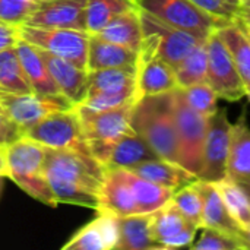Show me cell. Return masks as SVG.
<instances>
[{
	"label": "cell",
	"instance_id": "obj_8",
	"mask_svg": "<svg viewBox=\"0 0 250 250\" xmlns=\"http://www.w3.org/2000/svg\"><path fill=\"white\" fill-rule=\"evenodd\" d=\"M23 136L47 148L75 149L91 154L76 107L51 111L37 125L29 127Z\"/></svg>",
	"mask_w": 250,
	"mask_h": 250
},
{
	"label": "cell",
	"instance_id": "obj_46",
	"mask_svg": "<svg viewBox=\"0 0 250 250\" xmlns=\"http://www.w3.org/2000/svg\"><path fill=\"white\" fill-rule=\"evenodd\" d=\"M239 18H240V16H239ZM240 19H242V22L245 23V26L248 28V31H249V32H250V23H249V22H246V21H245L243 18H240Z\"/></svg>",
	"mask_w": 250,
	"mask_h": 250
},
{
	"label": "cell",
	"instance_id": "obj_6",
	"mask_svg": "<svg viewBox=\"0 0 250 250\" xmlns=\"http://www.w3.org/2000/svg\"><path fill=\"white\" fill-rule=\"evenodd\" d=\"M173 107L180 164L198 176L202 167L208 117L199 114L188 104L182 88L173 89Z\"/></svg>",
	"mask_w": 250,
	"mask_h": 250
},
{
	"label": "cell",
	"instance_id": "obj_25",
	"mask_svg": "<svg viewBox=\"0 0 250 250\" xmlns=\"http://www.w3.org/2000/svg\"><path fill=\"white\" fill-rule=\"evenodd\" d=\"M160 155L152 149V146L135 130L123 135L111 148L108 155L107 168H132L133 166L157 160Z\"/></svg>",
	"mask_w": 250,
	"mask_h": 250
},
{
	"label": "cell",
	"instance_id": "obj_7",
	"mask_svg": "<svg viewBox=\"0 0 250 250\" xmlns=\"http://www.w3.org/2000/svg\"><path fill=\"white\" fill-rule=\"evenodd\" d=\"M138 6L164 22L207 40L215 29L227 25L229 19L218 18L192 0H136Z\"/></svg>",
	"mask_w": 250,
	"mask_h": 250
},
{
	"label": "cell",
	"instance_id": "obj_44",
	"mask_svg": "<svg viewBox=\"0 0 250 250\" xmlns=\"http://www.w3.org/2000/svg\"><path fill=\"white\" fill-rule=\"evenodd\" d=\"M0 177H6V160H0Z\"/></svg>",
	"mask_w": 250,
	"mask_h": 250
},
{
	"label": "cell",
	"instance_id": "obj_12",
	"mask_svg": "<svg viewBox=\"0 0 250 250\" xmlns=\"http://www.w3.org/2000/svg\"><path fill=\"white\" fill-rule=\"evenodd\" d=\"M176 88H179V85L174 67L157 53L154 41L144 37L142 45L138 51L135 98L139 100L148 95L164 94Z\"/></svg>",
	"mask_w": 250,
	"mask_h": 250
},
{
	"label": "cell",
	"instance_id": "obj_28",
	"mask_svg": "<svg viewBox=\"0 0 250 250\" xmlns=\"http://www.w3.org/2000/svg\"><path fill=\"white\" fill-rule=\"evenodd\" d=\"M94 35L103 40L129 47L135 51H139L142 45V40H144L139 7L119 15L108 25H105L100 32Z\"/></svg>",
	"mask_w": 250,
	"mask_h": 250
},
{
	"label": "cell",
	"instance_id": "obj_9",
	"mask_svg": "<svg viewBox=\"0 0 250 250\" xmlns=\"http://www.w3.org/2000/svg\"><path fill=\"white\" fill-rule=\"evenodd\" d=\"M207 82L214 88L218 97L227 101H239L246 97V83L239 73L229 48L217 34V29L207 38Z\"/></svg>",
	"mask_w": 250,
	"mask_h": 250
},
{
	"label": "cell",
	"instance_id": "obj_27",
	"mask_svg": "<svg viewBox=\"0 0 250 250\" xmlns=\"http://www.w3.org/2000/svg\"><path fill=\"white\" fill-rule=\"evenodd\" d=\"M217 34L229 48L246 86L250 85V32L248 28L237 16L234 21L218 28Z\"/></svg>",
	"mask_w": 250,
	"mask_h": 250
},
{
	"label": "cell",
	"instance_id": "obj_23",
	"mask_svg": "<svg viewBox=\"0 0 250 250\" xmlns=\"http://www.w3.org/2000/svg\"><path fill=\"white\" fill-rule=\"evenodd\" d=\"M227 177L239 185L250 183V129L243 113L231 126Z\"/></svg>",
	"mask_w": 250,
	"mask_h": 250
},
{
	"label": "cell",
	"instance_id": "obj_19",
	"mask_svg": "<svg viewBox=\"0 0 250 250\" xmlns=\"http://www.w3.org/2000/svg\"><path fill=\"white\" fill-rule=\"evenodd\" d=\"M127 170L152 183H157L163 188H168L174 192L198 180V176L185 168L182 164L164 158L144 161Z\"/></svg>",
	"mask_w": 250,
	"mask_h": 250
},
{
	"label": "cell",
	"instance_id": "obj_26",
	"mask_svg": "<svg viewBox=\"0 0 250 250\" xmlns=\"http://www.w3.org/2000/svg\"><path fill=\"white\" fill-rule=\"evenodd\" d=\"M88 94H136L135 67H107L88 70Z\"/></svg>",
	"mask_w": 250,
	"mask_h": 250
},
{
	"label": "cell",
	"instance_id": "obj_21",
	"mask_svg": "<svg viewBox=\"0 0 250 250\" xmlns=\"http://www.w3.org/2000/svg\"><path fill=\"white\" fill-rule=\"evenodd\" d=\"M204 202V209H202V229L204 227H211V229H218L226 233L240 236L242 227L234 221V218L230 215L223 196L220 193V189L217 183H209L204 180H196L195 182Z\"/></svg>",
	"mask_w": 250,
	"mask_h": 250
},
{
	"label": "cell",
	"instance_id": "obj_1",
	"mask_svg": "<svg viewBox=\"0 0 250 250\" xmlns=\"http://www.w3.org/2000/svg\"><path fill=\"white\" fill-rule=\"evenodd\" d=\"M44 173L57 204L98 209L107 167L94 155L45 146Z\"/></svg>",
	"mask_w": 250,
	"mask_h": 250
},
{
	"label": "cell",
	"instance_id": "obj_17",
	"mask_svg": "<svg viewBox=\"0 0 250 250\" xmlns=\"http://www.w3.org/2000/svg\"><path fill=\"white\" fill-rule=\"evenodd\" d=\"M44 62L48 66V70L60 89L62 95L66 97L73 105L81 104L86 94H88V78L89 72L86 69H82L76 64H73L69 60H64L62 57H57L54 54H50L41 48H38Z\"/></svg>",
	"mask_w": 250,
	"mask_h": 250
},
{
	"label": "cell",
	"instance_id": "obj_39",
	"mask_svg": "<svg viewBox=\"0 0 250 250\" xmlns=\"http://www.w3.org/2000/svg\"><path fill=\"white\" fill-rule=\"evenodd\" d=\"M192 1L218 18L234 21L239 16V6L233 4L229 0H192Z\"/></svg>",
	"mask_w": 250,
	"mask_h": 250
},
{
	"label": "cell",
	"instance_id": "obj_48",
	"mask_svg": "<svg viewBox=\"0 0 250 250\" xmlns=\"http://www.w3.org/2000/svg\"><path fill=\"white\" fill-rule=\"evenodd\" d=\"M246 97H249V100H250V85L246 86Z\"/></svg>",
	"mask_w": 250,
	"mask_h": 250
},
{
	"label": "cell",
	"instance_id": "obj_29",
	"mask_svg": "<svg viewBox=\"0 0 250 250\" xmlns=\"http://www.w3.org/2000/svg\"><path fill=\"white\" fill-rule=\"evenodd\" d=\"M122 173L135 195L141 214H151L157 211L158 208L166 205L174 195V190L152 183L127 168H122Z\"/></svg>",
	"mask_w": 250,
	"mask_h": 250
},
{
	"label": "cell",
	"instance_id": "obj_18",
	"mask_svg": "<svg viewBox=\"0 0 250 250\" xmlns=\"http://www.w3.org/2000/svg\"><path fill=\"white\" fill-rule=\"evenodd\" d=\"M97 211H104L116 217L141 214L135 195L123 177L122 168H107Z\"/></svg>",
	"mask_w": 250,
	"mask_h": 250
},
{
	"label": "cell",
	"instance_id": "obj_33",
	"mask_svg": "<svg viewBox=\"0 0 250 250\" xmlns=\"http://www.w3.org/2000/svg\"><path fill=\"white\" fill-rule=\"evenodd\" d=\"M217 186H218L220 193L223 196V201H224L230 215L234 218V221L242 227V230L249 229L250 198L246 189L229 177L218 182Z\"/></svg>",
	"mask_w": 250,
	"mask_h": 250
},
{
	"label": "cell",
	"instance_id": "obj_16",
	"mask_svg": "<svg viewBox=\"0 0 250 250\" xmlns=\"http://www.w3.org/2000/svg\"><path fill=\"white\" fill-rule=\"evenodd\" d=\"M82 227L64 246L63 250H111L119 240L117 217L104 211Z\"/></svg>",
	"mask_w": 250,
	"mask_h": 250
},
{
	"label": "cell",
	"instance_id": "obj_49",
	"mask_svg": "<svg viewBox=\"0 0 250 250\" xmlns=\"http://www.w3.org/2000/svg\"><path fill=\"white\" fill-rule=\"evenodd\" d=\"M239 16H240V18H243V19H245L246 22H249V23H250V16H243V15H239Z\"/></svg>",
	"mask_w": 250,
	"mask_h": 250
},
{
	"label": "cell",
	"instance_id": "obj_10",
	"mask_svg": "<svg viewBox=\"0 0 250 250\" xmlns=\"http://www.w3.org/2000/svg\"><path fill=\"white\" fill-rule=\"evenodd\" d=\"M231 123L224 108H218L208 117L207 138L204 144L202 167L198 179L209 183H218L227 177V161L230 152Z\"/></svg>",
	"mask_w": 250,
	"mask_h": 250
},
{
	"label": "cell",
	"instance_id": "obj_31",
	"mask_svg": "<svg viewBox=\"0 0 250 250\" xmlns=\"http://www.w3.org/2000/svg\"><path fill=\"white\" fill-rule=\"evenodd\" d=\"M177 85L188 88L199 82L207 81L208 73V50L207 40L199 42L176 67H174Z\"/></svg>",
	"mask_w": 250,
	"mask_h": 250
},
{
	"label": "cell",
	"instance_id": "obj_22",
	"mask_svg": "<svg viewBox=\"0 0 250 250\" xmlns=\"http://www.w3.org/2000/svg\"><path fill=\"white\" fill-rule=\"evenodd\" d=\"M151 214H135L127 217H117L119 240L117 250H166L158 243L151 231Z\"/></svg>",
	"mask_w": 250,
	"mask_h": 250
},
{
	"label": "cell",
	"instance_id": "obj_5",
	"mask_svg": "<svg viewBox=\"0 0 250 250\" xmlns=\"http://www.w3.org/2000/svg\"><path fill=\"white\" fill-rule=\"evenodd\" d=\"M19 38L50 54L72 62L88 70V48L91 34L70 28H47L21 23L18 25Z\"/></svg>",
	"mask_w": 250,
	"mask_h": 250
},
{
	"label": "cell",
	"instance_id": "obj_11",
	"mask_svg": "<svg viewBox=\"0 0 250 250\" xmlns=\"http://www.w3.org/2000/svg\"><path fill=\"white\" fill-rule=\"evenodd\" d=\"M144 37L151 38L157 53L173 67H176L199 42L205 41L185 29L176 28L155 15L139 7Z\"/></svg>",
	"mask_w": 250,
	"mask_h": 250
},
{
	"label": "cell",
	"instance_id": "obj_2",
	"mask_svg": "<svg viewBox=\"0 0 250 250\" xmlns=\"http://www.w3.org/2000/svg\"><path fill=\"white\" fill-rule=\"evenodd\" d=\"M130 126L152 146L160 158L180 164L173 91L136 100L132 107Z\"/></svg>",
	"mask_w": 250,
	"mask_h": 250
},
{
	"label": "cell",
	"instance_id": "obj_42",
	"mask_svg": "<svg viewBox=\"0 0 250 250\" xmlns=\"http://www.w3.org/2000/svg\"><path fill=\"white\" fill-rule=\"evenodd\" d=\"M239 15L250 16V0H240V3H239Z\"/></svg>",
	"mask_w": 250,
	"mask_h": 250
},
{
	"label": "cell",
	"instance_id": "obj_35",
	"mask_svg": "<svg viewBox=\"0 0 250 250\" xmlns=\"http://www.w3.org/2000/svg\"><path fill=\"white\" fill-rule=\"evenodd\" d=\"M193 250H249L240 236L226 233L218 229L204 227L198 242H193Z\"/></svg>",
	"mask_w": 250,
	"mask_h": 250
},
{
	"label": "cell",
	"instance_id": "obj_30",
	"mask_svg": "<svg viewBox=\"0 0 250 250\" xmlns=\"http://www.w3.org/2000/svg\"><path fill=\"white\" fill-rule=\"evenodd\" d=\"M138 7L136 0H88L86 32L97 34L119 15Z\"/></svg>",
	"mask_w": 250,
	"mask_h": 250
},
{
	"label": "cell",
	"instance_id": "obj_51",
	"mask_svg": "<svg viewBox=\"0 0 250 250\" xmlns=\"http://www.w3.org/2000/svg\"><path fill=\"white\" fill-rule=\"evenodd\" d=\"M3 179H4V177H0V190H1V188H3Z\"/></svg>",
	"mask_w": 250,
	"mask_h": 250
},
{
	"label": "cell",
	"instance_id": "obj_32",
	"mask_svg": "<svg viewBox=\"0 0 250 250\" xmlns=\"http://www.w3.org/2000/svg\"><path fill=\"white\" fill-rule=\"evenodd\" d=\"M0 89L9 92H34L15 47L0 51Z\"/></svg>",
	"mask_w": 250,
	"mask_h": 250
},
{
	"label": "cell",
	"instance_id": "obj_38",
	"mask_svg": "<svg viewBox=\"0 0 250 250\" xmlns=\"http://www.w3.org/2000/svg\"><path fill=\"white\" fill-rule=\"evenodd\" d=\"M34 6L35 0H0V21L12 25L25 23Z\"/></svg>",
	"mask_w": 250,
	"mask_h": 250
},
{
	"label": "cell",
	"instance_id": "obj_3",
	"mask_svg": "<svg viewBox=\"0 0 250 250\" xmlns=\"http://www.w3.org/2000/svg\"><path fill=\"white\" fill-rule=\"evenodd\" d=\"M44 158L45 146L22 136L4 148L6 177L15 182L31 198L56 208L59 204L44 173Z\"/></svg>",
	"mask_w": 250,
	"mask_h": 250
},
{
	"label": "cell",
	"instance_id": "obj_45",
	"mask_svg": "<svg viewBox=\"0 0 250 250\" xmlns=\"http://www.w3.org/2000/svg\"><path fill=\"white\" fill-rule=\"evenodd\" d=\"M0 160H4V148L0 146Z\"/></svg>",
	"mask_w": 250,
	"mask_h": 250
},
{
	"label": "cell",
	"instance_id": "obj_40",
	"mask_svg": "<svg viewBox=\"0 0 250 250\" xmlns=\"http://www.w3.org/2000/svg\"><path fill=\"white\" fill-rule=\"evenodd\" d=\"M23 136V130L7 116L0 105V146L6 148Z\"/></svg>",
	"mask_w": 250,
	"mask_h": 250
},
{
	"label": "cell",
	"instance_id": "obj_43",
	"mask_svg": "<svg viewBox=\"0 0 250 250\" xmlns=\"http://www.w3.org/2000/svg\"><path fill=\"white\" fill-rule=\"evenodd\" d=\"M240 237L243 239V242L246 243L248 249L250 250V227L249 229H245V230H242V233H240Z\"/></svg>",
	"mask_w": 250,
	"mask_h": 250
},
{
	"label": "cell",
	"instance_id": "obj_47",
	"mask_svg": "<svg viewBox=\"0 0 250 250\" xmlns=\"http://www.w3.org/2000/svg\"><path fill=\"white\" fill-rule=\"evenodd\" d=\"M245 189H246V192H248V195H249V198H250V183L249 185H242Z\"/></svg>",
	"mask_w": 250,
	"mask_h": 250
},
{
	"label": "cell",
	"instance_id": "obj_50",
	"mask_svg": "<svg viewBox=\"0 0 250 250\" xmlns=\"http://www.w3.org/2000/svg\"><path fill=\"white\" fill-rule=\"evenodd\" d=\"M229 1H231L233 4H237V6H239V3H240V0H229Z\"/></svg>",
	"mask_w": 250,
	"mask_h": 250
},
{
	"label": "cell",
	"instance_id": "obj_20",
	"mask_svg": "<svg viewBox=\"0 0 250 250\" xmlns=\"http://www.w3.org/2000/svg\"><path fill=\"white\" fill-rule=\"evenodd\" d=\"M15 50L18 53L21 64L25 70V75L34 92L40 95H48V97H63L48 70L47 63L44 62L37 47L19 38V41L15 45Z\"/></svg>",
	"mask_w": 250,
	"mask_h": 250
},
{
	"label": "cell",
	"instance_id": "obj_41",
	"mask_svg": "<svg viewBox=\"0 0 250 250\" xmlns=\"http://www.w3.org/2000/svg\"><path fill=\"white\" fill-rule=\"evenodd\" d=\"M19 41L18 25L6 23L0 21V51L12 48Z\"/></svg>",
	"mask_w": 250,
	"mask_h": 250
},
{
	"label": "cell",
	"instance_id": "obj_34",
	"mask_svg": "<svg viewBox=\"0 0 250 250\" xmlns=\"http://www.w3.org/2000/svg\"><path fill=\"white\" fill-rule=\"evenodd\" d=\"M171 201L174 202V205L179 208V211L185 215V218L189 223H192L198 229H202L204 202L195 183L176 190Z\"/></svg>",
	"mask_w": 250,
	"mask_h": 250
},
{
	"label": "cell",
	"instance_id": "obj_37",
	"mask_svg": "<svg viewBox=\"0 0 250 250\" xmlns=\"http://www.w3.org/2000/svg\"><path fill=\"white\" fill-rule=\"evenodd\" d=\"M136 101L135 94H89L85 97V100L78 104V107H82L85 110L91 111H104V110H113L119 108L122 105H126L129 103Z\"/></svg>",
	"mask_w": 250,
	"mask_h": 250
},
{
	"label": "cell",
	"instance_id": "obj_36",
	"mask_svg": "<svg viewBox=\"0 0 250 250\" xmlns=\"http://www.w3.org/2000/svg\"><path fill=\"white\" fill-rule=\"evenodd\" d=\"M182 89H183V95H185L188 104L199 114L209 117L218 110L217 103H218L220 97L207 81L195 83L188 88H182Z\"/></svg>",
	"mask_w": 250,
	"mask_h": 250
},
{
	"label": "cell",
	"instance_id": "obj_4",
	"mask_svg": "<svg viewBox=\"0 0 250 250\" xmlns=\"http://www.w3.org/2000/svg\"><path fill=\"white\" fill-rule=\"evenodd\" d=\"M133 104L135 101L119 108L104 111H91L75 105L81 116L82 129L89 151L101 164H107L113 145L123 135L133 130L130 126Z\"/></svg>",
	"mask_w": 250,
	"mask_h": 250
},
{
	"label": "cell",
	"instance_id": "obj_14",
	"mask_svg": "<svg viewBox=\"0 0 250 250\" xmlns=\"http://www.w3.org/2000/svg\"><path fill=\"white\" fill-rule=\"evenodd\" d=\"M88 0H35L26 25L86 31Z\"/></svg>",
	"mask_w": 250,
	"mask_h": 250
},
{
	"label": "cell",
	"instance_id": "obj_24",
	"mask_svg": "<svg viewBox=\"0 0 250 250\" xmlns=\"http://www.w3.org/2000/svg\"><path fill=\"white\" fill-rule=\"evenodd\" d=\"M138 63V51L91 35L88 48V70L107 67H135Z\"/></svg>",
	"mask_w": 250,
	"mask_h": 250
},
{
	"label": "cell",
	"instance_id": "obj_13",
	"mask_svg": "<svg viewBox=\"0 0 250 250\" xmlns=\"http://www.w3.org/2000/svg\"><path fill=\"white\" fill-rule=\"evenodd\" d=\"M0 105L7 113V116L23 130V133L51 111L75 107L64 97H48L40 95L37 92L19 94L1 89Z\"/></svg>",
	"mask_w": 250,
	"mask_h": 250
},
{
	"label": "cell",
	"instance_id": "obj_15",
	"mask_svg": "<svg viewBox=\"0 0 250 250\" xmlns=\"http://www.w3.org/2000/svg\"><path fill=\"white\" fill-rule=\"evenodd\" d=\"M198 227L189 223L170 199L166 205L152 212L151 231L154 239L166 250L190 248Z\"/></svg>",
	"mask_w": 250,
	"mask_h": 250
}]
</instances>
